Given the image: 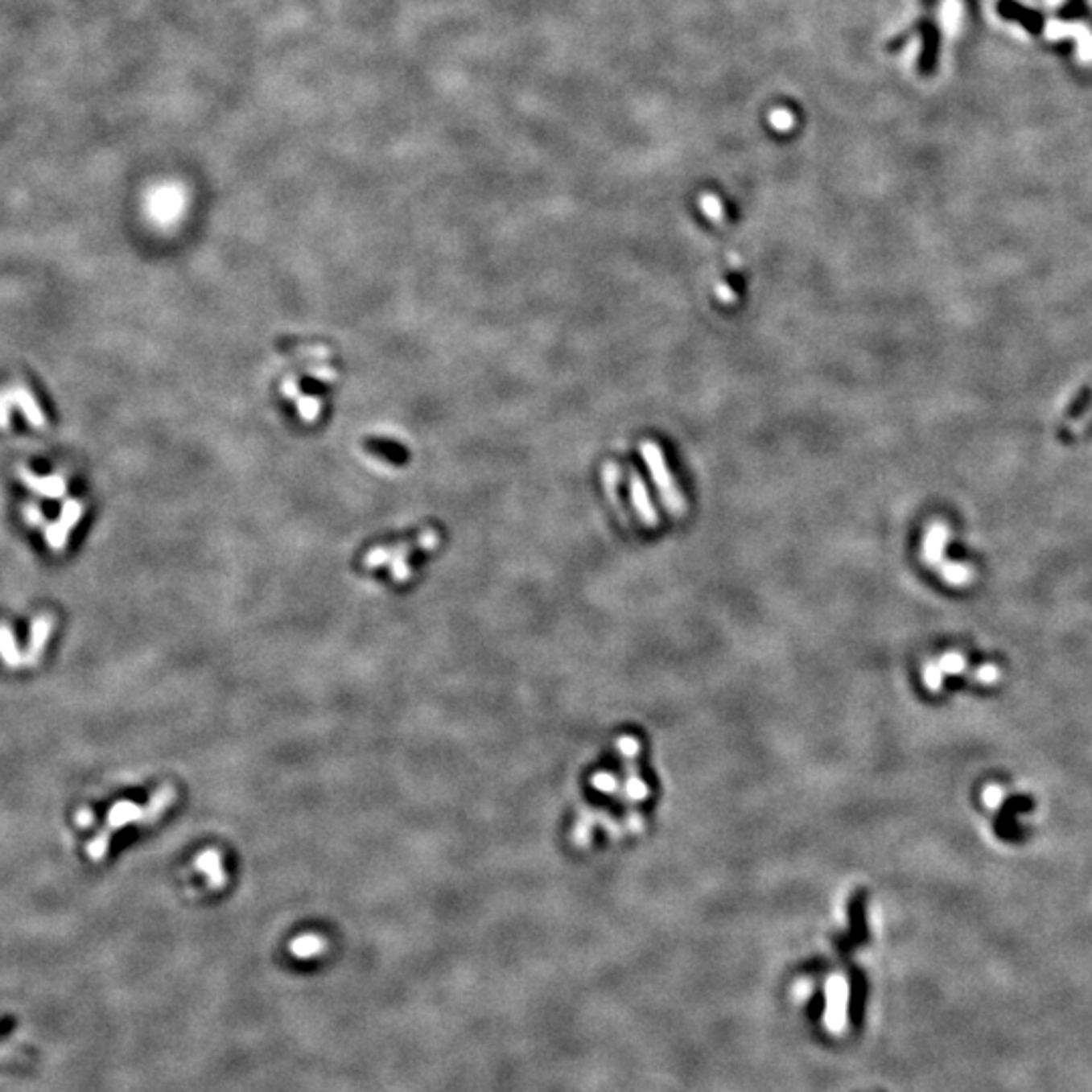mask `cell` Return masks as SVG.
<instances>
[{
	"label": "cell",
	"mask_w": 1092,
	"mask_h": 1092,
	"mask_svg": "<svg viewBox=\"0 0 1092 1092\" xmlns=\"http://www.w3.org/2000/svg\"><path fill=\"white\" fill-rule=\"evenodd\" d=\"M941 575H943V577L947 579V581L951 583V585H963V583L967 581V579L971 577L973 573H971V571H969V567H965V565H955V562H945V565L941 567Z\"/></svg>",
	"instance_id": "9a60e30c"
},
{
	"label": "cell",
	"mask_w": 1092,
	"mask_h": 1092,
	"mask_svg": "<svg viewBox=\"0 0 1092 1092\" xmlns=\"http://www.w3.org/2000/svg\"><path fill=\"white\" fill-rule=\"evenodd\" d=\"M925 678H926V686H929L930 690L941 688V678H943V670H941V666H929V668H926V672H925Z\"/></svg>",
	"instance_id": "ac0fdd59"
},
{
	"label": "cell",
	"mask_w": 1092,
	"mask_h": 1092,
	"mask_svg": "<svg viewBox=\"0 0 1092 1092\" xmlns=\"http://www.w3.org/2000/svg\"><path fill=\"white\" fill-rule=\"evenodd\" d=\"M629 496H632V504L633 508H636L641 522L648 528H656L657 524H660L657 510L653 508L652 498H649L648 486H645V482L636 474V472H633L632 478H629Z\"/></svg>",
	"instance_id": "52a82bcc"
},
{
	"label": "cell",
	"mask_w": 1092,
	"mask_h": 1092,
	"mask_svg": "<svg viewBox=\"0 0 1092 1092\" xmlns=\"http://www.w3.org/2000/svg\"><path fill=\"white\" fill-rule=\"evenodd\" d=\"M949 540V528L943 522H933L926 530L925 542H922V561L926 565H941L945 554V546Z\"/></svg>",
	"instance_id": "9c48e42d"
},
{
	"label": "cell",
	"mask_w": 1092,
	"mask_h": 1092,
	"mask_svg": "<svg viewBox=\"0 0 1092 1092\" xmlns=\"http://www.w3.org/2000/svg\"><path fill=\"white\" fill-rule=\"evenodd\" d=\"M939 666L943 672H961L963 670V657L957 656V653H949V656L943 657Z\"/></svg>",
	"instance_id": "d6986e66"
},
{
	"label": "cell",
	"mask_w": 1092,
	"mask_h": 1092,
	"mask_svg": "<svg viewBox=\"0 0 1092 1092\" xmlns=\"http://www.w3.org/2000/svg\"><path fill=\"white\" fill-rule=\"evenodd\" d=\"M196 868L208 878V884L211 886H223L225 884V874L220 870V858L219 851L215 850H207L196 858Z\"/></svg>",
	"instance_id": "7c38bea8"
},
{
	"label": "cell",
	"mask_w": 1092,
	"mask_h": 1092,
	"mask_svg": "<svg viewBox=\"0 0 1092 1092\" xmlns=\"http://www.w3.org/2000/svg\"><path fill=\"white\" fill-rule=\"evenodd\" d=\"M999 799H1001V793H999V789H995V787H991V789L985 791V803H989V806H997V803H999Z\"/></svg>",
	"instance_id": "603a6c76"
},
{
	"label": "cell",
	"mask_w": 1092,
	"mask_h": 1092,
	"mask_svg": "<svg viewBox=\"0 0 1092 1092\" xmlns=\"http://www.w3.org/2000/svg\"><path fill=\"white\" fill-rule=\"evenodd\" d=\"M700 208H702V212L707 215V219H711L712 223H723V220H724L723 203H720V199L716 195H711V192H707V195L702 196Z\"/></svg>",
	"instance_id": "4fadbf2b"
},
{
	"label": "cell",
	"mask_w": 1092,
	"mask_h": 1092,
	"mask_svg": "<svg viewBox=\"0 0 1092 1092\" xmlns=\"http://www.w3.org/2000/svg\"><path fill=\"white\" fill-rule=\"evenodd\" d=\"M640 453L644 457L645 465H648L649 474H652L653 484L657 488V494H660L661 504L666 506V510L674 516H682L688 508L686 504L684 494L680 492V488L676 486V480H674L672 472H670L668 464H666V455L661 451V447L653 441H641L640 443Z\"/></svg>",
	"instance_id": "6da1fadb"
},
{
	"label": "cell",
	"mask_w": 1092,
	"mask_h": 1092,
	"mask_svg": "<svg viewBox=\"0 0 1092 1092\" xmlns=\"http://www.w3.org/2000/svg\"><path fill=\"white\" fill-rule=\"evenodd\" d=\"M995 674H997V672H995V668H991V666H987V668L981 670V672H979V678H981V682H993V678H995Z\"/></svg>",
	"instance_id": "cb8c5ba5"
},
{
	"label": "cell",
	"mask_w": 1092,
	"mask_h": 1092,
	"mask_svg": "<svg viewBox=\"0 0 1092 1092\" xmlns=\"http://www.w3.org/2000/svg\"><path fill=\"white\" fill-rule=\"evenodd\" d=\"M23 514H25V520L29 526H43L45 524V514L41 512V508L37 504H27L23 508Z\"/></svg>",
	"instance_id": "2e32d148"
},
{
	"label": "cell",
	"mask_w": 1092,
	"mask_h": 1092,
	"mask_svg": "<svg viewBox=\"0 0 1092 1092\" xmlns=\"http://www.w3.org/2000/svg\"><path fill=\"white\" fill-rule=\"evenodd\" d=\"M93 822H96V815H93V811L85 810V807H84V810L77 811V815H75V823H77V827H84V830H85V827H92Z\"/></svg>",
	"instance_id": "44dd1931"
},
{
	"label": "cell",
	"mask_w": 1092,
	"mask_h": 1092,
	"mask_svg": "<svg viewBox=\"0 0 1092 1092\" xmlns=\"http://www.w3.org/2000/svg\"><path fill=\"white\" fill-rule=\"evenodd\" d=\"M10 391H13V399H14V407L25 415L27 423L31 425L33 429H45L47 427V417L43 413L41 405H39L37 397L27 389L25 385H14L10 386Z\"/></svg>",
	"instance_id": "ba28073f"
},
{
	"label": "cell",
	"mask_w": 1092,
	"mask_h": 1092,
	"mask_svg": "<svg viewBox=\"0 0 1092 1092\" xmlns=\"http://www.w3.org/2000/svg\"><path fill=\"white\" fill-rule=\"evenodd\" d=\"M0 657H2L6 668L10 670H17L21 668V666H25V660H23L21 652H19L13 629H10V625H6V623H0Z\"/></svg>",
	"instance_id": "30bf717a"
},
{
	"label": "cell",
	"mask_w": 1092,
	"mask_h": 1092,
	"mask_svg": "<svg viewBox=\"0 0 1092 1092\" xmlns=\"http://www.w3.org/2000/svg\"><path fill=\"white\" fill-rule=\"evenodd\" d=\"M14 409L17 407H14L13 391H10V389L0 391V429H2V431H9L10 429V419H13Z\"/></svg>",
	"instance_id": "5bb4252c"
},
{
	"label": "cell",
	"mask_w": 1092,
	"mask_h": 1092,
	"mask_svg": "<svg viewBox=\"0 0 1092 1092\" xmlns=\"http://www.w3.org/2000/svg\"><path fill=\"white\" fill-rule=\"evenodd\" d=\"M53 628H55V619L53 615L49 613H41L33 623H31V633H29V645H27V653L23 656L25 660V666H37L39 660H41L43 652H45L47 641L51 640L53 636Z\"/></svg>",
	"instance_id": "8992f818"
},
{
	"label": "cell",
	"mask_w": 1092,
	"mask_h": 1092,
	"mask_svg": "<svg viewBox=\"0 0 1092 1092\" xmlns=\"http://www.w3.org/2000/svg\"><path fill=\"white\" fill-rule=\"evenodd\" d=\"M148 216L156 225H172L184 211V195L175 184H160L148 192Z\"/></svg>",
	"instance_id": "3957f363"
},
{
	"label": "cell",
	"mask_w": 1092,
	"mask_h": 1092,
	"mask_svg": "<svg viewBox=\"0 0 1092 1092\" xmlns=\"http://www.w3.org/2000/svg\"><path fill=\"white\" fill-rule=\"evenodd\" d=\"M716 298H719L723 303H732L736 299V294L732 291L731 286H727V283L720 282L719 286H716Z\"/></svg>",
	"instance_id": "ffe728a7"
},
{
	"label": "cell",
	"mask_w": 1092,
	"mask_h": 1092,
	"mask_svg": "<svg viewBox=\"0 0 1092 1092\" xmlns=\"http://www.w3.org/2000/svg\"><path fill=\"white\" fill-rule=\"evenodd\" d=\"M771 122L777 130L785 132V130H789L791 126H793V116H791L789 112H785V109H779V112H773Z\"/></svg>",
	"instance_id": "e0dca14e"
},
{
	"label": "cell",
	"mask_w": 1092,
	"mask_h": 1092,
	"mask_svg": "<svg viewBox=\"0 0 1092 1092\" xmlns=\"http://www.w3.org/2000/svg\"><path fill=\"white\" fill-rule=\"evenodd\" d=\"M85 506L81 500L77 498H69L63 502L61 512H59V518L55 522L47 524L45 526V540L49 544L51 549L55 553H63L67 549V542H69V536L73 532V528L80 524V520L84 518Z\"/></svg>",
	"instance_id": "277c9868"
},
{
	"label": "cell",
	"mask_w": 1092,
	"mask_h": 1092,
	"mask_svg": "<svg viewBox=\"0 0 1092 1092\" xmlns=\"http://www.w3.org/2000/svg\"><path fill=\"white\" fill-rule=\"evenodd\" d=\"M619 748H621V751L625 752V755H628V756L636 755V752L640 751V747H637V740H636V739H629V736H625V739L619 740Z\"/></svg>",
	"instance_id": "7402d4cb"
},
{
	"label": "cell",
	"mask_w": 1092,
	"mask_h": 1092,
	"mask_svg": "<svg viewBox=\"0 0 1092 1092\" xmlns=\"http://www.w3.org/2000/svg\"><path fill=\"white\" fill-rule=\"evenodd\" d=\"M128 823H144V807L134 801H117L105 818V827L88 843V855L92 862H101L108 854L109 838Z\"/></svg>",
	"instance_id": "7a4b0ae2"
},
{
	"label": "cell",
	"mask_w": 1092,
	"mask_h": 1092,
	"mask_svg": "<svg viewBox=\"0 0 1092 1092\" xmlns=\"http://www.w3.org/2000/svg\"><path fill=\"white\" fill-rule=\"evenodd\" d=\"M175 797L176 793L171 785L160 787V789L152 795L148 806L144 807V823H142V826H148V823H154L159 818H163V814L172 806Z\"/></svg>",
	"instance_id": "8fae6325"
},
{
	"label": "cell",
	"mask_w": 1092,
	"mask_h": 1092,
	"mask_svg": "<svg viewBox=\"0 0 1092 1092\" xmlns=\"http://www.w3.org/2000/svg\"><path fill=\"white\" fill-rule=\"evenodd\" d=\"M19 480L29 488L33 494L41 496V498H49V500H61L65 498L67 494V480L63 476L53 474V476H37L33 470H29L27 465H21L17 470Z\"/></svg>",
	"instance_id": "5b68a950"
}]
</instances>
